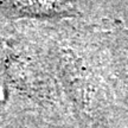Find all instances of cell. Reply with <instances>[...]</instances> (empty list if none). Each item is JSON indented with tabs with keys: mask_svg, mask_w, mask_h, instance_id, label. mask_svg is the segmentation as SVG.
I'll list each match as a JSON object with an SVG mask.
<instances>
[{
	"mask_svg": "<svg viewBox=\"0 0 128 128\" xmlns=\"http://www.w3.org/2000/svg\"><path fill=\"white\" fill-rule=\"evenodd\" d=\"M72 0H33L28 6H33L34 11H62L63 8L70 7Z\"/></svg>",
	"mask_w": 128,
	"mask_h": 128,
	"instance_id": "6da1fadb",
	"label": "cell"
}]
</instances>
